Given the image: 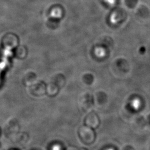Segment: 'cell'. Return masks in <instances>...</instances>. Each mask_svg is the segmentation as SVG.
I'll use <instances>...</instances> for the list:
<instances>
[{"label":"cell","instance_id":"1","mask_svg":"<svg viewBox=\"0 0 150 150\" xmlns=\"http://www.w3.org/2000/svg\"><path fill=\"white\" fill-rule=\"evenodd\" d=\"M78 132L80 139L86 144H91L95 141L96 135L92 128L87 126H81Z\"/></svg>","mask_w":150,"mask_h":150},{"label":"cell","instance_id":"2","mask_svg":"<svg viewBox=\"0 0 150 150\" xmlns=\"http://www.w3.org/2000/svg\"><path fill=\"white\" fill-rule=\"evenodd\" d=\"M19 44L18 37L12 33H8L3 37L1 44L4 48L8 49H15Z\"/></svg>","mask_w":150,"mask_h":150},{"label":"cell","instance_id":"3","mask_svg":"<svg viewBox=\"0 0 150 150\" xmlns=\"http://www.w3.org/2000/svg\"><path fill=\"white\" fill-rule=\"evenodd\" d=\"M30 92L34 96H43L46 93V85L43 81H37L35 84L30 87Z\"/></svg>","mask_w":150,"mask_h":150},{"label":"cell","instance_id":"4","mask_svg":"<svg viewBox=\"0 0 150 150\" xmlns=\"http://www.w3.org/2000/svg\"><path fill=\"white\" fill-rule=\"evenodd\" d=\"M20 130V126L16 119H12L6 125L4 128V133L8 138L11 139L18 133Z\"/></svg>","mask_w":150,"mask_h":150},{"label":"cell","instance_id":"5","mask_svg":"<svg viewBox=\"0 0 150 150\" xmlns=\"http://www.w3.org/2000/svg\"><path fill=\"white\" fill-rule=\"evenodd\" d=\"M85 122L86 126L92 129L96 128L100 124L99 117L94 112H91L88 114L85 119Z\"/></svg>","mask_w":150,"mask_h":150},{"label":"cell","instance_id":"6","mask_svg":"<svg viewBox=\"0 0 150 150\" xmlns=\"http://www.w3.org/2000/svg\"><path fill=\"white\" fill-rule=\"evenodd\" d=\"M37 81V75L32 72L28 73L23 79V84L25 86L27 87L31 86Z\"/></svg>","mask_w":150,"mask_h":150},{"label":"cell","instance_id":"7","mask_svg":"<svg viewBox=\"0 0 150 150\" xmlns=\"http://www.w3.org/2000/svg\"><path fill=\"white\" fill-rule=\"evenodd\" d=\"M15 56L19 59L25 58L27 55V49L23 45L18 46L15 49Z\"/></svg>","mask_w":150,"mask_h":150},{"label":"cell","instance_id":"8","mask_svg":"<svg viewBox=\"0 0 150 150\" xmlns=\"http://www.w3.org/2000/svg\"><path fill=\"white\" fill-rule=\"evenodd\" d=\"M59 88L52 82L46 85V94L49 96H54L58 93Z\"/></svg>","mask_w":150,"mask_h":150},{"label":"cell","instance_id":"9","mask_svg":"<svg viewBox=\"0 0 150 150\" xmlns=\"http://www.w3.org/2000/svg\"><path fill=\"white\" fill-rule=\"evenodd\" d=\"M52 82L55 84L59 88H61L65 84V79L63 75L62 74H58L53 77Z\"/></svg>","mask_w":150,"mask_h":150},{"label":"cell","instance_id":"10","mask_svg":"<svg viewBox=\"0 0 150 150\" xmlns=\"http://www.w3.org/2000/svg\"><path fill=\"white\" fill-rule=\"evenodd\" d=\"M66 150H86L84 148H79L75 146H69Z\"/></svg>","mask_w":150,"mask_h":150},{"label":"cell","instance_id":"11","mask_svg":"<svg viewBox=\"0 0 150 150\" xmlns=\"http://www.w3.org/2000/svg\"><path fill=\"white\" fill-rule=\"evenodd\" d=\"M1 129H0V136H1Z\"/></svg>","mask_w":150,"mask_h":150},{"label":"cell","instance_id":"12","mask_svg":"<svg viewBox=\"0 0 150 150\" xmlns=\"http://www.w3.org/2000/svg\"><path fill=\"white\" fill-rule=\"evenodd\" d=\"M112 150V149H108V150Z\"/></svg>","mask_w":150,"mask_h":150}]
</instances>
